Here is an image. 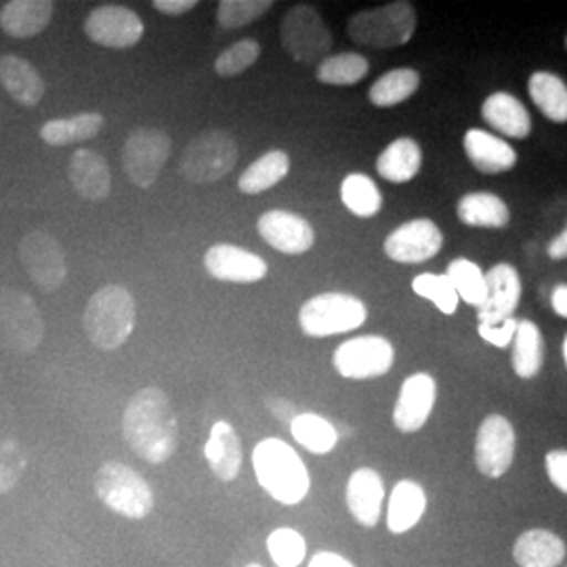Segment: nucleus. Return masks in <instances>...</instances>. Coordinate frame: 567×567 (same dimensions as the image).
<instances>
[{"instance_id": "obj_41", "label": "nucleus", "mask_w": 567, "mask_h": 567, "mask_svg": "<svg viewBox=\"0 0 567 567\" xmlns=\"http://www.w3.org/2000/svg\"><path fill=\"white\" fill-rule=\"evenodd\" d=\"M259 58H261V44L255 39H243L227 47L215 60V72L221 79H234L244 74L248 68H252Z\"/></svg>"}, {"instance_id": "obj_2", "label": "nucleus", "mask_w": 567, "mask_h": 567, "mask_svg": "<svg viewBox=\"0 0 567 567\" xmlns=\"http://www.w3.org/2000/svg\"><path fill=\"white\" fill-rule=\"evenodd\" d=\"M252 468L265 492L286 507L299 505L311 487L301 456L278 437L264 440L252 450Z\"/></svg>"}, {"instance_id": "obj_1", "label": "nucleus", "mask_w": 567, "mask_h": 567, "mask_svg": "<svg viewBox=\"0 0 567 567\" xmlns=\"http://www.w3.org/2000/svg\"><path fill=\"white\" fill-rule=\"evenodd\" d=\"M122 433L131 450L152 465L166 463L179 444V423L168 395L145 386L131 398L122 416Z\"/></svg>"}, {"instance_id": "obj_6", "label": "nucleus", "mask_w": 567, "mask_h": 567, "mask_svg": "<svg viewBox=\"0 0 567 567\" xmlns=\"http://www.w3.org/2000/svg\"><path fill=\"white\" fill-rule=\"evenodd\" d=\"M95 492L105 507L126 519H143L154 508V492L142 475L122 463H105L95 475Z\"/></svg>"}, {"instance_id": "obj_4", "label": "nucleus", "mask_w": 567, "mask_h": 567, "mask_svg": "<svg viewBox=\"0 0 567 567\" xmlns=\"http://www.w3.org/2000/svg\"><path fill=\"white\" fill-rule=\"evenodd\" d=\"M416 25L414 7L408 0H393L355 13L347 23V34L360 47L395 49L412 41Z\"/></svg>"}, {"instance_id": "obj_12", "label": "nucleus", "mask_w": 567, "mask_h": 567, "mask_svg": "<svg viewBox=\"0 0 567 567\" xmlns=\"http://www.w3.org/2000/svg\"><path fill=\"white\" fill-rule=\"evenodd\" d=\"M20 261L30 280L44 292H55L65 282V252L58 238L44 229H32L21 238Z\"/></svg>"}, {"instance_id": "obj_53", "label": "nucleus", "mask_w": 567, "mask_h": 567, "mask_svg": "<svg viewBox=\"0 0 567 567\" xmlns=\"http://www.w3.org/2000/svg\"><path fill=\"white\" fill-rule=\"evenodd\" d=\"M246 567H264V566H259V564H248V566Z\"/></svg>"}, {"instance_id": "obj_39", "label": "nucleus", "mask_w": 567, "mask_h": 567, "mask_svg": "<svg viewBox=\"0 0 567 567\" xmlns=\"http://www.w3.org/2000/svg\"><path fill=\"white\" fill-rule=\"evenodd\" d=\"M447 280L452 284V288L456 290L458 299H463L466 305L480 307L486 299V278L482 267L468 259H454L447 265L446 274Z\"/></svg>"}, {"instance_id": "obj_35", "label": "nucleus", "mask_w": 567, "mask_h": 567, "mask_svg": "<svg viewBox=\"0 0 567 567\" xmlns=\"http://www.w3.org/2000/svg\"><path fill=\"white\" fill-rule=\"evenodd\" d=\"M421 86V74L412 68L385 72L368 91V100L377 107H393L408 102Z\"/></svg>"}, {"instance_id": "obj_50", "label": "nucleus", "mask_w": 567, "mask_h": 567, "mask_svg": "<svg viewBox=\"0 0 567 567\" xmlns=\"http://www.w3.org/2000/svg\"><path fill=\"white\" fill-rule=\"evenodd\" d=\"M548 257L553 261H564L567 257V229H561L559 236H555L547 248Z\"/></svg>"}, {"instance_id": "obj_17", "label": "nucleus", "mask_w": 567, "mask_h": 567, "mask_svg": "<svg viewBox=\"0 0 567 567\" xmlns=\"http://www.w3.org/2000/svg\"><path fill=\"white\" fill-rule=\"evenodd\" d=\"M437 400V383L431 374L408 377L393 408V425L402 433H416L426 425Z\"/></svg>"}, {"instance_id": "obj_15", "label": "nucleus", "mask_w": 567, "mask_h": 567, "mask_svg": "<svg viewBox=\"0 0 567 567\" xmlns=\"http://www.w3.org/2000/svg\"><path fill=\"white\" fill-rule=\"evenodd\" d=\"M444 246V234L431 219H414L395 227L385 240L386 257L395 264H425Z\"/></svg>"}, {"instance_id": "obj_32", "label": "nucleus", "mask_w": 567, "mask_h": 567, "mask_svg": "<svg viewBox=\"0 0 567 567\" xmlns=\"http://www.w3.org/2000/svg\"><path fill=\"white\" fill-rule=\"evenodd\" d=\"M527 91L534 105L547 116L548 121H567V84L555 72H534L527 81Z\"/></svg>"}, {"instance_id": "obj_18", "label": "nucleus", "mask_w": 567, "mask_h": 567, "mask_svg": "<svg viewBox=\"0 0 567 567\" xmlns=\"http://www.w3.org/2000/svg\"><path fill=\"white\" fill-rule=\"evenodd\" d=\"M206 271L219 282H261L269 267L259 255H252L234 244H215L204 255Z\"/></svg>"}, {"instance_id": "obj_44", "label": "nucleus", "mask_w": 567, "mask_h": 567, "mask_svg": "<svg viewBox=\"0 0 567 567\" xmlns=\"http://www.w3.org/2000/svg\"><path fill=\"white\" fill-rule=\"evenodd\" d=\"M25 471V454L18 442L0 444V494L11 492L20 484Z\"/></svg>"}, {"instance_id": "obj_21", "label": "nucleus", "mask_w": 567, "mask_h": 567, "mask_svg": "<svg viewBox=\"0 0 567 567\" xmlns=\"http://www.w3.org/2000/svg\"><path fill=\"white\" fill-rule=\"evenodd\" d=\"M463 147L468 163L486 175L508 173L517 164V152L511 147V143L482 128H468Z\"/></svg>"}, {"instance_id": "obj_37", "label": "nucleus", "mask_w": 567, "mask_h": 567, "mask_svg": "<svg viewBox=\"0 0 567 567\" xmlns=\"http://www.w3.org/2000/svg\"><path fill=\"white\" fill-rule=\"evenodd\" d=\"M290 433L295 442L311 454H328L339 444V431L332 423H328L320 414H297L290 423Z\"/></svg>"}, {"instance_id": "obj_26", "label": "nucleus", "mask_w": 567, "mask_h": 567, "mask_svg": "<svg viewBox=\"0 0 567 567\" xmlns=\"http://www.w3.org/2000/svg\"><path fill=\"white\" fill-rule=\"evenodd\" d=\"M53 9L49 0H11L0 9V28L13 39H32L51 23Z\"/></svg>"}, {"instance_id": "obj_25", "label": "nucleus", "mask_w": 567, "mask_h": 567, "mask_svg": "<svg viewBox=\"0 0 567 567\" xmlns=\"http://www.w3.org/2000/svg\"><path fill=\"white\" fill-rule=\"evenodd\" d=\"M482 118L508 140H526L532 133V116L526 105L507 91L487 97L482 105Z\"/></svg>"}, {"instance_id": "obj_46", "label": "nucleus", "mask_w": 567, "mask_h": 567, "mask_svg": "<svg viewBox=\"0 0 567 567\" xmlns=\"http://www.w3.org/2000/svg\"><path fill=\"white\" fill-rule=\"evenodd\" d=\"M548 480L561 494L567 492V452L566 450H550L545 458Z\"/></svg>"}, {"instance_id": "obj_30", "label": "nucleus", "mask_w": 567, "mask_h": 567, "mask_svg": "<svg viewBox=\"0 0 567 567\" xmlns=\"http://www.w3.org/2000/svg\"><path fill=\"white\" fill-rule=\"evenodd\" d=\"M423 166V150L412 137L389 143L377 158V173L391 183L412 182Z\"/></svg>"}, {"instance_id": "obj_23", "label": "nucleus", "mask_w": 567, "mask_h": 567, "mask_svg": "<svg viewBox=\"0 0 567 567\" xmlns=\"http://www.w3.org/2000/svg\"><path fill=\"white\" fill-rule=\"evenodd\" d=\"M204 456L221 482H234L243 468V444L236 429L225 421L215 423L206 440Z\"/></svg>"}, {"instance_id": "obj_29", "label": "nucleus", "mask_w": 567, "mask_h": 567, "mask_svg": "<svg viewBox=\"0 0 567 567\" xmlns=\"http://www.w3.org/2000/svg\"><path fill=\"white\" fill-rule=\"evenodd\" d=\"M456 215L466 227L503 229L511 221L507 203L492 192H468L458 204Z\"/></svg>"}, {"instance_id": "obj_5", "label": "nucleus", "mask_w": 567, "mask_h": 567, "mask_svg": "<svg viewBox=\"0 0 567 567\" xmlns=\"http://www.w3.org/2000/svg\"><path fill=\"white\" fill-rule=\"evenodd\" d=\"M238 164V143L227 131H204L183 150L179 173L187 182L215 183L227 177Z\"/></svg>"}, {"instance_id": "obj_51", "label": "nucleus", "mask_w": 567, "mask_h": 567, "mask_svg": "<svg viewBox=\"0 0 567 567\" xmlns=\"http://www.w3.org/2000/svg\"><path fill=\"white\" fill-rule=\"evenodd\" d=\"M550 303H553V311L559 316V318H567V286L566 284H559L555 290H553V297H550Z\"/></svg>"}, {"instance_id": "obj_31", "label": "nucleus", "mask_w": 567, "mask_h": 567, "mask_svg": "<svg viewBox=\"0 0 567 567\" xmlns=\"http://www.w3.org/2000/svg\"><path fill=\"white\" fill-rule=\"evenodd\" d=\"M545 364V339L532 320L517 322L513 337V370L519 379H536Z\"/></svg>"}, {"instance_id": "obj_10", "label": "nucleus", "mask_w": 567, "mask_h": 567, "mask_svg": "<svg viewBox=\"0 0 567 567\" xmlns=\"http://www.w3.org/2000/svg\"><path fill=\"white\" fill-rule=\"evenodd\" d=\"M395 362V349L391 341L379 334L355 337L334 349V370L349 381H368L385 377Z\"/></svg>"}, {"instance_id": "obj_8", "label": "nucleus", "mask_w": 567, "mask_h": 567, "mask_svg": "<svg viewBox=\"0 0 567 567\" xmlns=\"http://www.w3.org/2000/svg\"><path fill=\"white\" fill-rule=\"evenodd\" d=\"M284 51L303 65L320 63L332 51V34L311 4H295L280 23Z\"/></svg>"}, {"instance_id": "obj_7", "label": "nucleus", "mask_w": 567, "mask_h": 567, "mask_svg": "<svg viewBox=\"0 0 567 567\" xmlns=\"http://www.w3.org/2000/svg\"><path fill=\"white\" fill-rule=\"evenodd\" d=\"M368 320L365 305L347 292H322L305 301L299 311V324L307 337L326 339L351 332Z\"/></svg>"}, {"instance_id": "obj_24", "label": "nucleus", "mask_w": 567, "mask_h": 567, "mask_svg": "<svg viewBox=\"0 0 567 567\" xmlns=\"http://www.w3.org/2000/svg\"><path fill=\"white\" fill-rule=\"evenodd\" d=\"M513 559L519 567H561L566 561V543L543 527L527 529L513 545Z\"/></svg>"}, {"instance_id": "obj_49", "label": "nucleus", "mask_w": 567, "mask_h": 567, "mask_svg": "<svg viewBox=\"0 0 567 567\" xmlns=\"http://www.w3.org/2000/svg\"><path fill=\"white\" fill-rule=\"evenodd\" d=\"M307 567H355L349 559H344L343 555L339 553H330V550H322L318 555L311 557L309 566Z\"/></svg>"}, {"instance_id": "obj_9", "label": "nucleus", "mask_w": 567, "mask_h": 567, "mask_svg": "<svg viewBox=\"0 0 567 567\" xmlns=\"http://www.w3.org/2000/svg\"><path fill=\"white\" fill-rule=\"evenodd\" d=\"M44 337V322L30 295L0 288V347L13 353H32Z\"/></svg>"}, {"instance_id": "obj_47", "label": "nucleus", "mask_w": 567, "mask_h": 567, "mask_svg": "<svg viewBox=\"0 0 567 567\" xmlns=\"http://www.w3.org/2000/svg\"><path fill=\"white\" fill-rule=\"evenodd\" d=\"M267 408L269 412L282 423V425L290 426V423L295 421V416L299 414L297 412V405L292 404L290 400H284V398H267Z\"/></svg>"}, {"instance_id": "obj_52", "label": "nucleus", "mask_w": 567, "mask_h": 567, "mask_svg": "<svg viewBox=\"0 0 567 567\" xmlns=\"http://www.w3.org/2000/svg\"><path fill=\"white\" fill-rule=\"evenodd\" d=\"M561 353H564V362H567V339H564V344H561Z\"/></svg>"}, {"instance_id": "obj_42", "label": "nucleus", "mask_w": 567, "mask_h": 567, "mask_svg": "<svg viewBox=\"0 0 567 567\" xmlns=\"http://www.w3.org/2000/svg\"><path fill=\"white\" fill-rule=\"evenodd\" d=\"M271 7V0H221L217 7V23L225 30L246 28L264 18Z\"/></svg>"}, {"instance_id": "obj_19", "label": "nucleus", "mask_w": 567, "mask_h": 567, "mask_svg": "<svg viewBox=\"0 0 567 567\" xmlns=\"http://www.w3.org/2000/svg\"><path fill=\"white\" fill-rule=\"evenodd\" d=\"M257 229L265 243L284 255H305L316 243L311 224L290 210H267L261 215Z\"/></svg>"}, {"instance_id": "obj_13", "label": "nucleus", "mask_w": 567, "mask_h": 567, "mask_svg": "<svg viewBox=\"0 0 567 567\" xmlns=\"http://www.w3.org/2000/svg\"><path fill=\"white\" fill-rule=\"evenodd\" d=\"M143 32L142 18L122 4L95 7L84 20V34L107 49H131L142 41Z\"/></svg>"}, {"instance_id": "obj_11", "label": "nucleus", "mask_w": 567, "mask_h": 567, "mask_svg": "<svg viewBox=\"0 0 567 567\" xmlns=\"http://www.w3.org/2000/svg\"><path fill=\"white\" fill-rule=\"evenodd\" d=\"M171 156V137L161 128H137L122 147V168L128 182L142 189L152 187Z\"/></svg>"}, {"instance_id": "obj_27", "label": "nucleus", "mask_w": 567, "mask_h": 567, "mask_svg": "<svg viewBox=\"0 0 567 567\" xmlns=\"http://www.w3.org/2000/svg\"><path fill=\"white\" fill-rule=\"evenodd\" d=\"M0 82L7 89V93L25 107L39 105L44 95V82L39 70L30 61L18 55L0 58Z\"/></svg>"}, {"instance_id": "obj_3", "label": "nucleus", "mask_w": 567, "mask_h": 567, "mask_svg": "<svg viewBox=\"0 0 567 567\" xmlns=\"http://www.w3.org/2000/svg\"><path fill=\"white\" fill-rule=\"evenodd\" d=\"M137 322V303L133 295L116 286H103L86 303L82 324L89 341L102 351H114L126 343Z\"/></svg>"}, {"instance_id": "obj_22", "label": "nucleus", "mask_w": 567, "mask_h": 567, "mask_svg": "<svg viewBox=\"0 0 567 567\" xmlns=\"http://www.w3.org/2000/svg\"><path fill=\"white\" fill-rule=\"evenodd\" d=\"M68 177L76 194L86 200H105L112 192V173L102 156L81 147L72 154Z\"/></svg>"}, {"instance_id": "obj_45", "label": "nucleus", "mask_w": 567, "mask_h": 567, "mask_svg": "<svg viewBox=\"0 0 567 567\" xmlns=\"http://www.w3.org/2000/svg\"><path fill=\"white\" fill-rule=\"evenodd\" d=\"M515 330H517V320L515 318H508L501 326H486L480 324L477 332L480 337L498 349H507L508 344L513 343V337H515Z\"/></svg>"}, {"instance_id": "obj_40", "label": "nucleus", "mask_w": 567, "mask_h": 567, "mask_svg": "<svg viewBox=\"0 0 567 567\" xmlns=\"http://www.w3.org/2000/svg\"><path fill=\"white\" fill-rule=\"evenodd\" d=\"M267 550L278 567H299L307 555L303 536L292 527H280L269 534Z\"/></svg>"}, {"instance_id": "obj_14", "label": "nucleus", "mask_w": 567, "mask_h": 567, "mask_svg": "<svg viewBox=\"0 0 567 567\" xmlns=\"http://www.w3.org/2000/svg\"><path fill=\"white\" fill-rule=\"evenodd\" d=\"M515 458V429L503 414H489L477 429L475 465L482 475L498 480Z\"/></svg>"}, {"instance_id": "obj_33", "label": "nucleus", "mask_w": 567, "mask_h": 567, "mask_svg": "<svg viewBox=\"0 0 567 567\" xmlns=\"http://www.w3.org/2000/svg\"><path fill=\"white\" fill-rule=\"evenodd\" d=\"M288 173H290V156L282 150H271L244 171L238 187L243 194L257 196L284 182Z\"/></svg>"}, {"instance_id": "obj_28", "label": "nucleus", "mask_w": 567, "mask_h": 567, "mask_svg": "<svg viewBox=\"0 0 567 567\" xmlns=\"http://www.w3.org/2000/svg\"><path fill=\"white\" fill-rule=\"evenodd\" d=\"M426 511L425 487L412 480H402L391 489L386 527L393 534H405L421 522Z\"/></svg>"}, {"instance_id": "obj_16", "label": "nucleus", "mask_w": 567, "mask_h": 567, "mask_svg": "<svg viewBox=\"0 0 567 567\" xmlns=\"http://www.w3.org/2000/svg\"><path fill=\"white\" fill-rule=\"evenodd\" d=\"M486 278V299L477 309V320L480 324L501 326L513 313L517 311L519 301H522V276L519 271L508 264H496L487 274Z\"/></svg>"}, {"instance_id": "obj_43", "label": "nucleus", "mask_w": 567, "mask_h": 567, "mask_svg": "<svg viewBox=\"0 0 567 567\" xmlns=\"http://www.w3.org/2000/svg\"><path fill=\"white\" fill-rule=\"evenodd\" d=\"M412 290H414L419 297L433 301L435 307H437L442 313H446V316H452V313L458 309V295H456V290L452 288V284H450L446 276L421 274V276L414 278Z\"/></svg>"}, {"instance_id": "obj_36", "label": "nucleus", "mask_w": 567, "mask_h": 567, "mask_svg": "<svg viewBox=\"0 0 567 567\" xmlns=\"http://www.w3.org/2000/svg\"><path fill=\"white\" fill-rule=\"evenodd\" d=\"M341 200L355 217L370 219L381 213L383 196L379 185L364 173H349L341 183Z\"/></svg>"}, {"instance_id": "obj_34", "label": "nucleus", "mask_w": 567, "mask_h": 567, "mask_svg": "<svg viewBox=\"0 0 567 567\" xmlns=\"http://www.w3.org/2000/svg\"><path fill=\"white\" fill-rule=\"evenodd\" d=\"M103 116L97 112H84L72 118L44 122L41 126V140L49 145L63 147L70 143L86 142L100 135Z\"/></svg>"}, {"instance_id": "obj_20", "label": "nucleus", "mask_w": 567, "mask_h": 567, "mask_svg": "<svg viewBox=\"0 0 567 567\" xmlns=\"http://www.w3.org/2000/svg\"><path fill=\"white\" fill-rule=\"evenodd\" d=\"M385 501V484L381 475L362 466L347 482V507L351 517L364 527H374L381 519V508Z\"/></svg>"}, {"instance_id": "obj_48", "label": "nucleus", "mask_w": 567, "mask_h": 567, "mask_svg": "<svg viewBox=\"0 0 567 567\" xmlns=\"http://www.w3.org/2000/svg\"><path fill=\"white\" fill-rule=\"evenodd\" d=\"M198 2L196 0H154V7L164 16H185L189 13Z\"/></svg>"}, {"instance_id": "obj_38", "label": "nucleus", "mask_w": 567, "mask_h": 567, "mask_svg": "<svg viewBox=\"0 0 567 567\" xmlns=\"http://www.w3.org/2000/svg\"><path fill=\"white\" fill-rule=\"evenodd\" d=\"M370 72V61L360 53H337L318 63L316 79L332 86H351L364 81Z\"/></svg>"}]
</instances>
